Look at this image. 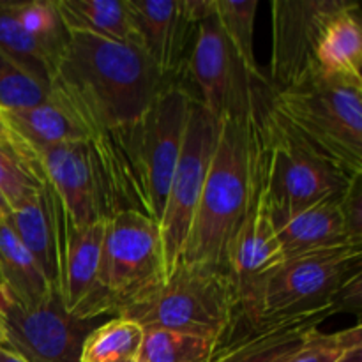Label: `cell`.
<instances>
[{
  "mask_svg": "<svg viewBox=\"0 0 362 362\" xmlns=\"http://www.w3.org/2000/svg\"><path fill=\"white\" fill-rule=\"evenodd\" d=\"M0 115L6 120L7 127L34 154L53 145L87 141L90 138L87 127L66 105L53 98L52 90H49V99L42 105L14 110V112H0Z\"/></svg>",
  "mask_w": 362,
  "mask_h": 362,
  "instance_id": "20",
  "label": "cell"
},
{
  "mask_svg": "<svg viewBox=\"0 0 362 362\" xmlns=\"http://www.w3.org/2000/svg\"><path fill=\"white\" fill-rule=\"evenodd\" d=\"M49 99V87L0 52V112L39 106Z\"/></svg>",
  "mask_w": 362,
  "mask_h": 362,
  "instance_id": "29",
  "label": "cell"
},
{
  "mask_svg": "<svg viewBox=\"0 0 362 362\" xmlns=\"http://www.w3.org/2000/svg\"><path fill=\"white\" fill-rule=\"evenodd\" d=\"M55 6L67 32L134 42L127 0H55Z\"/></svg>",
  "mask_w": 362,
  "mask_h": 362,
  "instance_id": "22",
  "label": "cell"
},
{
  "mask_svg": "<svg viewBox=\"0 0 362 362\" xmlns=\"http://www.w3.org/2000/svg\"><path fill=\"white\" fill-rule=\"evenodd\" d=\"M14 14L23 25L25 30L37 39L49 55L53 57L55 64H59L66 48L67 35L69 32L64 27L62 20L57 11L55 0H32V2H13ZM55 76V74H53Z\"/></svg>",
  "mask_w": 362,
  "mask_h": 362,
  "instance_id": "28",
  "label": "cell"
},
{
  "mask_svg": "<svg viewBox=\"0 0 362 362\" xmlns=\"http://www.w3.org/2000/svg\"><path fill=\"white\" fill-rule=\"evenodd\" d=\"M11 211H13V207H11L9 202H7L6 198L2 197V193H0V221H4V219L11 214Z\"/></svg>",
  "mask_w": 362,
  "mask_h": 362,
  "instance_id": "35",
  "label": "cell"
},
{
  "mask_svg": "<svg viewBox=\"0 0 362 362\" xmlns=\"http://www.w3.org/2000/svg\"><path fill=\"white\" fill-rule=\"evenodd\" d=\"M88 322L78 320L64 308L59 293L35 306L18 303L0 285V327L4 349L27 362H80Z\"/></svg>",
  "mask_w": 362,
  "mask_h": 362,
  "instance_id": "11",
  "label": "cell"
},
{
  "mask_svg": "<svg viewBox=\"0 0 362 362\" xmlns=\"http://www.w3.org/2000/svg\"><path fill=\"white\" fill-rule=\"evenodd\" d=\"M186 76L198 88L197 101L214 119L246 117L272 90L269 78L251 76L230 46L214 9L198 23Z\"/></svg>",
  "mask_w": 362,
  "mask_h": 362,
  "instance_id": "9",
  "label": "cell"
},
{
  "mask_svg": "<svg viewBox=\"0 0 362 362\" xmlns=\"http://www.w3.org/2000/svg\"><path fill=\"white\" fill-rule=\"evenodd\" d=\"M218 343L173 331H145L136 359L140 362H209Z\"/></svg>",
  "mask_w": 362,
  "mask_h": 362,
  "instance_id": "27",
  "label": "cell"
},
{
  "mask_svg": "<svg viewBox=\"0 0 362 362\" xmlns=\"http://www.w3.org/2000/svg\"><path fill=\"white\" fill-rule=\"evenodd\" d=\"M272 113L318 156L350 177L362 175V81L315 71L271 90Z\"/></svg>",
  "mask_w": 362,
  "mask_h": 362,
  "instance_id": "4",
  "label": "cell"
},
{
  "mask_svg": "<svg viewBox=\"0 0 362 362\" xmlns=\"http://www.w3.org/2000/svg\"><path fill=\"white\" fill-rule=\"evenodd\" d=\"M35 158L46 182L55 191L74 225L103 221L95 212L94 179L87 141L41 148L35 152Z\"/></svg>",
  "mask_w": 362,
  "mask_h": 362,
  "instance_id": "17",
  "label": "cell"
},
{
  "mask_svg": "<svg viewBox=\"0 0 362 362\" xmlns=\"http://www.w3.org/2000/svg\"><path fill=\"white\" fill-rule=\"evenodd\" d=\"M265 99L258 103L250 115L225 117L219 120L212 161L180 255V264L225 269L226 251L258 186V133L255 115Z\"/></svg>",
  "mask_w": 362,
  "mask_h": 362,
  "instance_id": "3",
  "label": "cell"
},
{
  "mask_svg": "<svg viewBox=\"0 0 362 362\" xmlns=\"http://www.w3.org/2000/svg\"><path fill=\"white\" fill-rule=\"evenodd\" d=\"M271 98V94H269ZM257 110L258 168L276 230L329 198H339L356 177L346 175L292 133L269 106Z\"/></svg>",
  "mask_w": 362,
  "mask_h": 362,
  "instance_id": "6",
  "label": "cell"
},
{
  "mask_svg": "<svg viewBox=\"0 0 362 362\" xmlns=\"http://www.w3.org/2000/svg\"><path fill=\"white\" fill-rule=\"evenodd\" d=\"M168 83L134 42L69 32L49 90L92 136L138 119Z\"/></svg>",
  "mask_w": 362,
  "mask_h": 362,
  "instance_id": "2",
  "label": "cell"
},
{
  "mask_svg": "<svg viewBox=\"0 0 362 362\" xmlns=\"http://www.w3.org/2000/svg\"><path fill=\"white\" fill-rule=\"evenodd\" d=\"M0 346H4V332H2V327H0Z\"/></svg>",
  "mask_w": 362,
  "mask_h": 362,
  "instance_id": "36",
  "label": "cell"
},
{
  "mask_svg": "<svg viewBox=\"0 0 362 362\" xmlns=\"http://www.w3.org/2000/svg\"><path fill=\"white\" fill-rule=\"evenodd\" d=\"M331 306L334 308L336 313L346 311V313L359 315L362 310V272L357 269L356 272L345 278L341 285L334 290L331 296Z\"/></svg>",
  "mask_w": 362,
  "mask_h": 362,
  "instance_id": "33",
  "label": "cell"
},
{
  "mask_svg": "<svg viewBox=\"0 0 362 362\" xmlns=\"http://www.w3.org/2000/svg\"><path fill=\"white\" fill-rule=\"evenodd\" d=\"M258 0H214V14L228 39L235 55L246 67L247 73L257 80H265L264 71L257 64L253 48L255 16H257Z\"/></svg>",
  "mask_w": 362,
  "mask_h": 362,
  "instance_id": "26",
  "label": "cell"
},
{
  "mask_svg": "<svg viewBox=\"0 0 362 362\" xmlns=\"http://www.w3.org/2000/svg\"><path fill=\"white\" fill-rule=\"evenodd\" d=\"M0 52L41 83H52L57 64L48 49L32 37L14 14L13 2H0Z\"/></svg>",
  "mask_w": 362,
  "mask_h": 362,
  "instance_id": "24",
  "label": "cell"
},
{
  "mask_svg": "<svg viewBox=\"0 0 362 362\" xmlns=\"http://www.w3.org/2000/svg\"><path fill=\"white\" fill-rule=\"evenodd\" d=\"M163 281L159 223L136 212H120L106 219L95 286L73 317L90 322L101 315H119L124 306L156 290Z\"/></svg>",
  "mask_w": 362,
  "mask_h": 362,
  "instance_id": "7",
  "label": "cell"
},
{
  "mask_svg": "<svg viewBox=\"0 0 362 362\" xmlns=\"http://www.w3.org/2000/svg\"><path fill=\"white\" fill-rule=\"evenodd\" d=\"M283 260L285 258L279 246L278 230L269 211L258 168V186L255 197L226 251L225 269L235 286L237 299L257 279L278 267Z\"/></svg>",
  "mask_w": 362,
  "mask_h": 362,
  "instance_id": "14",
  "label": "cell"
},
{
  "mask_svg": "<svg viewBox=\"0 0 362 362\" xmlns=\"http://www.w3.org/2000/svg\"><path fill=\"white\" fill-rule=\"evenodd\" d=\"M218 131L219 120L194 99L186 124L179 161L170 182L165 212L159 221L165 279L170 278L180 264V255L207 179Z\"/></svg>",
  "mask_w": 362,
  "mask_h": 362,
  "instance_id": "10",
  "label": "cell"
},
{
  "mask_svg": "<svg viewBox=\"0 0 362 362\" xmlns=\"http://www.w3.org/2000/svg\"><path fill=\"white\" fill-rule=\"evenodd\" d=\"M117 317L134 322L144 332H182L219 346L235 331L239 299L225 269L179 264L158 288L124 306Z\"/></svg>",
  "mask_w": 362,
  "mask_h": 362,
  "instance_id": "5",
  "label": "cell"
},
{
  "mask_svg": "<svg viewBox=\"0 0 362 362\" xmlns=\"http://www.w3.org/2000/svg\"><path fill=\"white\" fill-rule=\"evenodd\" d=\"M129 362H140V361H138V359H136V361H129Z\"/></svg>",
  "mask_w": 362,
  "mask_h": 362,
  "instance_id": "38",
  "label": "cell"
},
{
  "mask_svg": "<svg viewBox=\"0 0 362 362\" xmlns=\"http://www.w3.org/2000/svg\"><path fill=\"white\" fill-rule=\"evenodd\" d=\"M134 42L165 81H184L197 27L214 0H127Z\"/></svg>",
  "mask_w": 362,
  "mask_h": 362,
  "instance_id": "12",
  "label": "cell"
},
{
  "mask_svg": "<svg viewBox=\"0 0 362 362\" xmlns=\"http://www.w3.org/2000/svg\"><path fill=\"white\" fill-rule=\"evenodd\" d=\"M194 99L184 81H170L138 119L88 138L99 219L136 212L161 221Z\"/></svg>",
  "mask_w": 362,
  "mask_h": 362,
  "instance_id": "1",
  "label": "cell"
},
{
  "mask_svg": "<svg viewBox=\"0 0 362 362\" xmlns=\"http://www.w3.org/2000/svg\"><path fill=\"white\" fill-rule=\"evenodd\" d=\"M341 214L345 219L346 232H349L350 240L356 246L362 244V175L356 177L343 193L341 200Z\"/></svg>",
  "mask_w": 362,
  "mask_h": 362,
  "instance_id": "32",
  "label": "cell"
},
{
  "mask_svg": "<svg viewBox=\"0 0 362 362\" xmlns=\"http://www.w3.org/2000/svg\"><path fill=\"white\" fill-rule=\"evenodd\" d=\"M361 247H339L283 260L239 297V320L255 329L331 306L334 290L361 269Z\"/></svg>",
  "mask_w": 362,
  "mask_h": 362,
  "instance_id": "8",
  "label": "cell"
},
{
  "mask_svg": "<svg viewBox=\"0 0 362 362\" xmlns=\"http://www.w3.org/2000/svg\"><path fill=\"white\" fill-rule=\"evenodd\" d=\"M0 276L7 292L25 306H35L57 293L6 221H0Z\"/></svg>",
  "mask_w": 362,
  "mask_h": 362,
  "instance_id": "23",
  "label": "cell"
},
{
  "mask_svg": "<svg viewBox=\"0 0 362 362\" xmlns=\"http://www.w3.org/2000/svg\"><path fill=\"white\" fill-rule=\"evenodd\" d=\"M106 221L74 225L67 216L60 258L59 296L71 315L90 297L98 279Z\"/></svg>",
  "mask_w": 362,
  "mask_h": 362,
  "instance_id": "18",
  "label": "cell"
},
{
  "mask_svg": "<svg viewBox=\"0 0 362 362\" xmlns=\"http://www.w3.org/2000/svg\"><path fill=\"white\" fill-rule=\"evenodd\" d=\"M315 64L329 76L362 81V27L359 4L352 2L329 20L315 49Z\"/></svg>",
  "mask_w": 362,
  "mask_h": 362,
  "instance_id": "21",
  "label": "cell"
},
{
  "mask_svg": "<svg viewBox=\"0 0 362 362\" xmlns=\"http://www.w3.org/2000/svg\"><path fill=\"white\" fill-rule=\"evenodd\" d=\"M0 362H27V361H23L20 356H16L14 352H11V350L0 346Z\"/></svg>",
  "mask_w": 362,
  "mask_h": 362,
  "instance_id": "34",
  "label": "cell"
},
{
  "mask_svg": "<svg viewBox=\"0 0 362 362\" xmlns=\"http://www.w3.org/2000/svg\"><path fill=\"white\" fill-rule=\"evenodd\" d=\"M349 0H274L271 87H292L317 71L315 49L325 25L349 7Z\"/></svg>",
  "mask_w": 362,
  "mask_h": 362,
  "instance_id": "13",
  "label": "cell"
},
{
  "mask_svg": "<svg viewBox=\"0 0 362 362\" xmlns=\"http://www.w3.org/2000/svg\"><path fill=\"white\" fill-rule=\"evenodd\" d=\"M141 339L140 325L117 317L88 332L81 345L80 362L136 361Z\"/></svg>",
  "mask_w": 362,
  "mask_h": 362,
  "instance_id": "25",
  "label": "cell"
},
{
  "mask_svg": "<svg viewBox=\"0 0 362 362\" xmlns=\"http://www.w3.org/2000/svg\"><path fill=\"white\" fill-rule=\"evenodd\" d=\"M356 346H362L361 324L331 334L317 331L288 362H339Z\"/></svg>",
  "mask_w": 362,
  "mask_h": 362,
  "instance_id": "31",
  "label": "cell"
},
{
  "mask_svg": "<svg viewBox=\"0 0 362 362\" xmlns=\"http://www.w3.org/2000/svg\"><path fill=\"white\" fill-rule=\"evenodd\" d=\"M46 179L16 152L0 147V193L11 207L30 200L45 187Z\"/></svg>",
  "mask_w": 362,
  "mask_h": 362,
  "instance_id": "30",
  "label": "cell"
},
{
  "mask_svg": "<svg viewBox=\"0 0 362 362\" xmlns=\"http://www.w3.org/2000/svg\"><path fill=\"white\" fill-rule=\"evenodd\" d=\"M339 198H329L278 228V240L285 260L339 247H361L350 240Z\"/></svg>",
  "mask_w": 362,
  "mask_h": 362,
  "instance_id": "19",
  "label": "cell"
},
{
  "mask_svg": "<svg viewBox=\"0 0 362 362\" xmlns=\"http://www.w3.org/2000/svg\"><path fill=\"white\" fill-rule=\"evenodd\" d=\"M332 315L334 308L325 306L246 329L240 336L225 339L209 362H288Z\"/></svg>",
  "mask_w": 362,
  "mask_h": 362,
  "instance_id": "15",
  "label": "cell"
},
{
  "mask_svg": "<svg viewBox=\"0 0 362 362\" xmlns=\"http://www.w3.org/2000/svg\"><path fill=\"white\" fill-rule=\"evenodd\" d=\"M0 285H4V283H2V276H0Z\"/></svg>",
  "mask_w": 362,
  "mask_h": 362,
  "instance_id": "37",
  "label": "cell"
},
{
  "mask_svg": "<svg viewBox=\"0 0 362 362\" xmlns=\"http://www.w3.org/2000/svg\"><path fill=\"white\" fill-rule=\"evenodd\" d=\"M4 221L34 257L49 285L59 293L67 212L52 186L46 182L35 197L13 207Z\"/></svg>",
  "mask_w": 362,
  "mask_h": 362,
  "instance_id": "16",
  "label": "cell"
}]
</instances>
